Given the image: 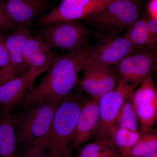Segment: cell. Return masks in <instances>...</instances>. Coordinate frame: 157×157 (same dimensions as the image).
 <instances>
[{
    "label": "cell",
    "instance_id": "cell-24",
    "mask_svg": "<svg viewBox=\"0 0 157 157\" xmlns=\"http://www.w3.org/2000/svg\"><path fill=\"white\" fill-rule=\"evenodd\" d=\"M7 35V33L0 31V68L5 67L9 62V52L6 45Z\"/></svg>",
    "mask_w": 157,
    "mask_h": 157
},
{
    "label": "cell",
    "instance_id": "cell-7",
    "mask_svg": "<svg viewBox=\"0 0 157 157\" xmlns=\"http://www.w3.org/2000/svg\"><path fill=\"white\" fill-rule=\"evenodd\" d=\"M114 0H64L59 6L40 17L37 26L53 23L86 20L98 14Z\"/></svg>",
    "mask_w": 157,
    "mask_h": 157
},
{
    "label": "cell",
    "instance_id": "cell-22",
    "mask_svg": "<svg viewBox=\"0 0 157 157\" xmlns=\"http://www.w3.org/2000/svg\"><path fill=\"white\" fill-rule=\"evenodd\" d=\"M139 140L133 147L129 157L145 156L157 152V134L150 132H140Z\"/></svg>",
    "mask_w": 157,
    "mask_h": 157
},
{
    "label": "cell",
    "instance_id": "cell-21",
    "mask_svg": "<svg viewBox=\"0 0 157 157\" xmlns=\"http://www.w3.org/2000/svg\"><path fill=\"white\" fill-rule=\"evenodd\" d=\"M132 95L121 107L116 121L115 130L118 128H124L135 132L138 131L139 120L132 101Z\"/></svg>",
    "mask_w": 157,
    "mask_h": 157
},
{
    "label": "cell",
    "instance_id": "cell-9",
    "mask_svg": "<svg viewBox=\"0 0 157 157\" xmlns=\"http://www.w3.org/2000/svg\"><path fill=\"white\" fill-rule=\"evenodd\" d=\"M157 60L155 51L137 49L115 65L114 70L119 79H124L137 86L150 74Z\"/></svg>",
    "mask_w": 157,
    "mask_h": 157
},
{
    "label": "cell",
    "instance_id": "cell-27",
    "mask_svg": "<svg viewBox=\"0 0 157 157\" xmlns=\"http://www.w3.org/2000/svg\"><path fill=\"white\" fill-rule=\"evenodd\" d=\"M148 11L150 17L157 19V0H151L148 5Z\"/></svg>",
    "mask_w": 157,
    "mask_h": 157
},
{
    "label": "cell",
    "instance_id": "cell-26",
    "mask_svg": "<svg viewBox=\"0 0 157 157\" xmlns=\"http://www.w3.org/2000/svg\"><path fill=\"white\" fill-rule=\"evenodd\" d=\"M16 27L8 19L0 8V31L8 33L16 28Z\"/></svg>",
    "mask_w": 157,
    "mask_h": 157
},
{
    "label": "cell",
    "instance_id": "cell-1",
    "mask_svg": "<svg viewBox=\"0 0 157 157\" xmlns=\"http://www.w3.org/2000/svg\"><path fill=\"white\" fill-rule=\"evenodd\" d=\"M97 43L59 55L39 85L26 96L23 106L45 102L59 103L72 94L78 83V74L84 67L85 59Z\"/></svg>",
    "mask_w": 157,
    "mask_h": 157
},
{
    "label": "cell",
    "instance_id": "cell-6",
    "mask_svg": "<svg viewBox=\"0 0 157 157\" xmlns=\"http://www.w3.org/2000/svg\"><path fill=\"white\" fill-rule=\"evenodd\" d=\"M137 86L126 80L120 79L114 90L100 98V121L93 135L96 140H103L110 144V137L115 130L116 121L119 112Z\"/></svg>",
    "mask_w": 157,
    "mask_h": 157
},
{
    "label": "cell",
    "instance_id": "cell-28",
    "mask_svg": "<svg viewBox=\"0 0 157 157\" xmlns=\"http://www.w3.org/2000/svg\"><path fill=\"white\" fill-rule=\"evenodd\" d=\"M140 157H157V152L155 153L149 155Z\"/></svg>",
    "mask_w": 157,
    "mask_h": 157
},
{
    "label": "cell",
    "instance_id": "cell-25",
    "mask_svg": "<svg viewBox=\"0 0 157 157\" xmlns=\"http://www.w3.org/2000/svg\"><path fill=\"white\" fill-rule=\"evenodd\" d=\"M147 21L151 48L155 51L157 42V19L147 17Z\"/></svg>",
    "mask_w": 157,
    "mask_h": 157
},
{
    "label": "cell",
    "instance_id": "cell-11",
    "mask_svg": "<svg viewBox=\"0 0 157 157\" xmlns=\"http://www.w3.org/2000/svg\"><path fill=\"white\" fill-rule=\"evenodd\" d=\"M82 70L83 76L79 82L80 88L94 99H100L114 90L119 80L115 70L109 65L88 64Z\"/></svg>",
    "mask_w": 157,
    "mask_h": 157
},
{
    "label": "cell",
    "instance_id": "cell-17",
    "mask_svg": "<svg viewBox=\"0 0 157 157\" xmlns=\"http://www.w3.org/2000/svg\"><path fill=\"white\" fill-rule=\"evenodd\" d=\"M17 140L15 119L10 114L0 116V157H16Z\"/></svg>",
    "mask_w": 157,
    "mask_h": 157
},
{
    "label": "cell",
    "instance_id": "cell-8",
    "mask_svg": "<svg viewBox=\"0 0 157 157\" xmlns=\"http://www.w3.org/2000/svg\"><path fill=\"white\" fill-rule=\"evenodd\" d=\"M136 50L124 35L107 33L85 59L84 67L88 64L115 65Z\"/></svg>",
    "mask_w": 157,
    "mask_h": 157
},
{
    "label": "cell",
    "instance_id": "cell-18",
    "mask_svg": "<svg viewBox=\"0 0 157 157\" xmlns=\"http://www.w3.org/2000/svg\"><path fill=\"white\" fill-rule=\"evenodd\" d=\"M141 134L124 128H118L113 133L110 143L120 154L121 157H129L133 147L137 143Z\"/></svg>",
    "mask_w": 157,
    "mask_h": 157
},
{
    "label": "cell",
    "instance_id": "cell-29",
    "mask_svg": "<svg viewBox=\"0 0 157 157\" xmlns=\"http://www.w3.org/2000/svg\"><path fill=\"white\" fill-rule=\"evenodd\" d=\"M2 0H0V3L1 2H2Z\"/></svg>",
    "mask_w": 157,
    "mask_h": 157
},
{
    "label": "cell",
    "instance_id": "cell-15",
    "mask_svg": "<svg viewBox=\"0 0 157 157\" xmlns=\"http://www.w3.org/2000/svg\"><path fill=\"white\" fill-rule=\"evenodd\" d=\"M36 78L28 70L21 76L0 85L1 114H10L14 107L22 103L33 89Z\"/></svg>",
    "mask_w": 157,
    "mask_h": 157
},
{
    "label": "cell",
    "instance_id": "cell-13",
    "mask_svg": "<svg viewBox=\"0 0 157 157\" xmlns=\"http://www.w3.org/2000/svg\"><path fill=\"white\" fill-rule=\"evenodd\" d=\"M22 54L29 71L36 78L48 70L59 56L38 35H31L26 40Z\"/></svg>",
    "mask_w": 157,
    "mask_h": 157
},
{
    "label": "cell",
    "instance_id": "cell-23",
    "mask_svg": "<svg viewBox=\"0 0 157 157\" xmlns=\"http://www.w3.org/2000/svg\"><path fill=\"white\" fill-rule=\"evenodd\" d=\"M48 134L27 144V147L19 157H49L47 149Z\"/></svg>",
    "mask_w": 157,
    "mask_h": 157
},
{
    "label": "cell",
    "instance_id": "cell-2",
    "mask_svg": "<svg viewBox=\"0 0 157 157\" xmlns=\"http://www.w3.org/2000/svg\"><path fill=\"white\" fill-rule=\"evenodd\" d=\"M84 103L77 91L59 103L48 132L47 149L49 157H72L76 122Z\"/></svg>",
    "mask_w": 157,
    "mask_h": 157
},
{
    "label": "cell",
    "instance_id": "cell-5",
    "mask_svg": "<svg viewBox=\"0 0 157 157\" xmlns=\"http://www.w3.org/2000/svg\"><path fill=\"white\" fill-rule=\"evenodd\" d=\"M140 11V0H114L86 20L101 31L118 36L139 18Z\"/></svg>",
    "mask_w": 157,
    "mask_h": 157
},
{
    "label": "cell",
    "instance_id": "cell-19",
    "mask_svg": "<svg viewBox=\"0 0 157 157\" xmlns=\"http://www.w3.org/2000/svg\"><path fill=\"white\" fill-rule=\"evenodd\" d=\"M136 49H152L147 17L137 19L128 28L124 35Z\"/></svg>",
    "mask_w": 157,
    "mask_h": 157
},
{
    "label": "cell",
    "instance_id": "cell-12",
    "mask_svg": "<svg viewBox=\"0 0 157 157\" xmlns=\"http://www.w3.org/2000/svg\"><path fill=\"white\" fill-rule=\"evenodd\" d=\"M132 95V101L137 113L141 130L151 131L157 118V90L151 74L141 82Z\"/></svg>",
    "mask_w": 157,
    "mask_h": 157
},
{
    "label": "cell",
    "instance_id": "cell-14",
    "mask_svg": "<svg viewBox=\"0 0 157 157\" xmlns=\"http://www.w3.org/2000/svg\"><path fill=\"white\" fill-rule=\"evenodd\" d=\"M48 4V0H2L0 8L16 27H29L42 17Z\"/></svg>",
    "mask_w": 157,
    "mask_h": 157
},
{
    "label": "cell",
    "instance_id": "cell-10",
    "mask_svg": "<svg viewBox=\"0 0 157 157\" xmlns=\"http://www.w3.org/2000/svg\"><path fill=\"white\" fill-rule=\"evenodd\" d=\"M31 35L29 27H17L8 34L6 45L9 54L7 64L0 68V85L21 76L29 70L22 54L23 45Z\"/></svg>",
    "mask_w": 157,
    "mask_h": 157
},
{
    "label": "cell",
    "instance_id": "cell-3",
    "mask_svg": "<svg viewBox=\"0 0 157 157\" xmlns=\"http://www.w3.org/2000/svg\"><path fill=\"white\" fill-rule=\"evenodd\" d=\"M59 104L45 102L25 107L19 116L15 118L17 142L26 144L47 135Z\"/></svg>",
    "mask_w": 157,
    "mask_h": 157
},
{
    "label": "cell",
    "instance_id": "cell-16",
    "mask_svg": "<svg viewBox=\"0 0 157 157\" xmlns=\"http://www.w3.org/2000/svg\"><path fill=\"white\" fill-rule=\"evenodd\" d=\"M99 99L92 98L84 103L78 114L73 147H78L94 135L100 121Z\"/></svg>",
    "mask_w": 157,
    "mask_h": 157
},
{
    "label": "cell",
    "instance_id": "cell-4",
    "mask_svg": "<svg viewBox=\"0 0 157 157\" xmlns=\"http://www.w3.org/2000/svg\"><path fill=\"white\" fill-rule=\"evenodd\" d=\"M40 28L38 35L51 48L68 52L87 47L92 35L89 29L79 21L53 23Z\"/></svg>",
    "mask_w": 157,
    "mask_h": 157
},
{
    "label": "cell",
    "instance_id": "cell-20",
    "mask_svg": "<svg viewBox=\"0 0 157 157\" xmlns=\"http://www.w3.org/2000/svg\"><path fill=\"white\" fill-rule=\"evenodd\" d=\"M77 157H121L117 149L111 144L96 140L82 147Z\"/></svg>",
    "mask_w": 157,
    "mask_h": 157
}]
</instances>
